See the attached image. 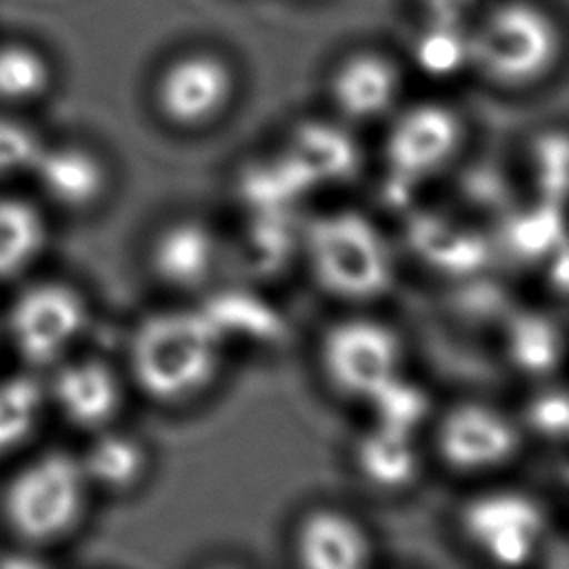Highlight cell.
<instances>
[{
	"label": "cell",
	"instance_id": "9c48e42d",
	"mask_svg": "<svg viewBox=\"0 0 569 569\" xmlns=\"http://www.w3.org/2000/svg\"><path fill=\"white\" fill-rule=\"evenodd\" d=\"M436 449L447 467L462 473L491 471L520 449L516 422L493 405L460 402L438 422Z\"/></svg>",
	"mask_w": 569,
	"mask_h": 569
},
{
	"label": "cell",
	"instance_id": "f1b7e54d",
	"mask_svg": "<svg viewBox=\"0 0 569 569\" xmlns=\"http://www.w3.org/2000/svg\"><path fill=\"white\" fill-rule=\"evenodd\" d=\"M527 427H531L538 436L556 440L567 431L569 413H567V396L562 389H547L533 396L525 409Z\"/></svg>",
	"mask_w": 569,
	"mask_h": 569
},
{
	"label": "cell",
	"instance_id": "7402d4cb",
	"mask_svg": "<svg viewBox=\"0 0 569 569\" xmlns=\"http://www.w3.org/2000/svg\"><path fill=\"white\" fill-rule=\"evenodd\" d=\"M51 82L53 67L42 49L27 40L0 42V104H31L51 89Z\"/></svg>",
	"mask_w": 569,
	"mask_h": 569
},
{
	"label": "cell",
	"instance_id": "9a60e30c",
	"mask_svg": "<svg viewBox=\"0 0 569 569\" xmlns=\"http://www.w3.org/2000/svg\"><path fill=\"white\" fill-rule=\"evenodd\" d=\"M329 91L345 118L365 122L393 107L400 93V73L385 56L356 53L333 71Z\"/></svg>",
	"mask_w": 569,
	"mask_h": 569
},
{
	"label": "cell",
	"instance_id": "ba28073f",
	"mask_svg": "<svg viewBox=\"0 0 569 569\" xmlns=\"http://www.w3.org/2000/svg\"><path fill=\"white\" fill-rule=\"evenodd\" d=\"M460 144V116L440 102H418L389 127L385 156L391 173L411 184L442 171L456 158Z\"/></svg>",
	"mask_w": 569,
	"mask_h": 569
},
{
	"label": "cell",
	"instance_id": "cb8c5ba5",
	"mask_svg": "<svg viewBox=\"0 0 569 569\" xmlns=\"http://www.w3.org/2000/svg\"><path fill=\"white\" fill-rule=\"evenodd\" d=\"M47 402L44 387L33 376L0 380V456L16 451L36 431Z\"/></svg>",
	"mask_w": 569,
	"mask_h": 569
},
{
	"label": "cell",
	"instance_id": "8992f818",
	"mask_svg": "<svg viewBox=\"0 0 569 569\" xmlns=\"http://www.w3.org/2000/svg\"><path fill=\"white\" fill-rule=\"evenodd\" d=\"M89 311L82 293L69 282L40 280L22 289L7 316L13 349L31 367L62 360L80 338Z\"/></svg>",
	"mask_w": 569,
	"mask_h": 569
},
{
	"label": "cell",
	"instance_id": "2e32d148",
	"mask_svg": "<svg viewBox=\"0 0 569 569\" xmlns=\"http://www.w3.org/2000/svg\"><path fill=\"white\" fill-rule=\"evenodd\" d=\"M356 471L380 491L407 489L420 473V451L413 433L373 422L353 449Z\"/></svg>",
	"mask_w": 569,
	"mask_h": 569
},
{
	"label": "cell",
	"instance_id": "5bb4252c",
	"mask_svg": "<svg viewBox=\"0 0 569 569\" xmlns=\"http://www.w3.org/2000/svg\"><path fill=\"white\" fill-rule=\"evenodd\" d=\"M293 553L307 569H358L371 560V540L347 511L318 507L300 518Z\"/></svg>",
	"mask_w": 569,
	"mask_h": 569
},
{
	"label": "cell",
	"instance_id": "ac0fdd59",
	"mask_svg": "<svg viewBox=\"0 0 569 569\" xmlns=\"http://www.w3.org/2000/svg\"><path fill=\"white\" fill-rule=\"evenodd\" d=\"M78 460L89 487L111 493L133 489L149 467L147 449L136 436L109 431L107 427L98 431Z\"/></svg>",
	"mask_w": 569,
	"mask_h": 569
},
{
	"label": "cell",
	"instance_id": "ffe728a7",
	"mask_svg": "<svg viewBox=\"0 0 569 569\" xmlns=\"http://www.w3.org/2000/svg\"><path fill=\"white\" fill-rule=\"evenodd\" d=\"M47 224L40 211L22 198L0 196V280L16 278L42 253Z\"/></svg>",
	"mask_w": 569,
	"mask_h": 569
},
{
	"label": "cell",
	"instance_id": "52a82bcc",
	"mask_svg": "<svg viewBox=\"0 0 569 569\" xmlns=\"http://www.w3.org/2000/svg\"><path fill=\"white\" fill-rule=\"evenodd\" d=\"M469 545L500 567L527 565L545 536L547 518L540 502L516 489H491L473 496L460 511Z\"/></svg>",
	"mask_w": 569,
	"mask_h": 569
},
{
	"label": "cell",
	"instance_id": "4316f807",
	"mask_svg": "<svg viewBox=\"0 0 569 569\" xmlns=\"http://www.w3.org/2000/svg\"><path fill=\"white\" fill-rule=\"evenodd\" d=\"M42 140L22 120L0 113V178L29 171Z\"/></svg>",
	"mask_w": 569,
	"mask_h": 569
},
{
	"label": "cell",
	"instance_id": "30bf717a",
	"mask_svg": "<svg viewBox=\"0 0 569 569\" xmlns=\"http://www.w3.org/2000/svg\"><path fill=\"white\" fill-rule=\"evenodd\" d=\"M233 89V71L220 56L193 51L164 67L156 84V104L171 124L193 129L218 118Z\"/></svg>",
	"mask_w": 569,
	"mask_h": 569
},
{
	"label": "cell",
	"instance_id": "7a4b0ae2",
	"mask_svg": "<svg viewBox=\"0 0 569 569\" xmlns=\"http://www.w3.org/2000/svg\"><path fill=\"white\" fill-rule=\"evenodd\" d=\"M305 253L316 282L336 298L367 302L393 282V256L378 224L356 209L318 216L305 229Z\"/></svg>",
	"mask_w": 569,
	"mask_h": 569
},
{
	"label": "cell",
	"instance_id": "6da1fadb",
	"mask_svg": "<svg viewBox=\"0 0 569 569\" xmlns=\"http://www.w3.org/2000/svg\"><path fill=\"white\" fill-rule=\"evenodd\" d=\"M224 338L204 307L162 309L138 322L129 340V371L156 402L178 405L202 393L222 365Z\"/></svg>",
	"mask_w": 569,
	"mask_h": 569
},
{
	"label": "cell",
	"instance_id": "44dd1931",
	"mask_svg": "<svg viewBox=\"0 0 569 569\" xmlns=\"http://www.w3.org/2000/svg\"><path fill=\"white\" fill-rule=\"evenodd\" d=\"M505 347L520 373L547 376L560 365L562 333L549 316L540 311H522L507 322Z\"/></svg>",
	"mask_w": 569,
	"mask_h": 569
},
{
	"label": "cell",
	"instance_id": "484cf974",
	"mask_svg": "<svg viewBox=\"0 0 569 569\" xmlns=\"http://www.w3.org/2000/svg\"><path fill=\"white\" fill-rule=\"evenodd\" d=\"M562 222L556 202L545 200L540 207L520 211L507 227V240L513 251L527 258L545 256L562 247Z\"/></svg>",
	"mask_w": 569,
	"mask_h": 569
},
{
	"label": "cell",
	"instance_id": "3957f363",
	"mask_svg": "<svg viewBox=\"0 0 569 569\" xmlns=\"http://www.w3.org/2000/svg\"><path fill=\"white\" fill-rule=\"evenodd\" d=\"M89 482L80 460L47 451L22 465L2 491V518L27 545H49L67 536L82 518Z\"/></svg>",
	"mask_w": 569,
	"mask_h": 569
},
{
	"label": "cell",
	"instance_id": "f546056e",
	"mask_svg": "<svg viewBox=\"0 0 569 569\" xmlns=\"http://www.w3.org/2000/svg\"><path fill=\"white\" fill-rule=\"evenodd\" d=\"M476 0H420L427 11V18H451L465 20L467 11Z\"/></svg>",
	"mask_w": 569,
	"mask_h": 569
},
{
	"label": "cell",
	"instance_id": "d6986e66",
	"mask_svg": "<svg viewBox=\"0 0 569 569\" xmlns=\"http://www.w3.org/2000/svg\"><path fill=\"white\" fill-rule=\"evenodd\" d=\"M411 242L422 260L436 269L465 273L482 264L487 247L476 229L447 216L427 213L411 224Z\"/></svg>",
	"mask_w": 569,
	"mask_h": 569
},
{
	"label": "cell",
	"instance_id": "603a6c76",
	"mask_svg": "<svg viewBox=\"0 0 569 569\" xmlns=\"http://www.w3.org/2000/svg\"><path fill=\"white\" fill-rule=\"evenodd\" d=\"M413 58L429 76H453L473 62V29L465 20L427 18L413 40Z\"/></svg>",
	"mask_w": 569,
	"mask_h": 569
},
{
	"label": "cell",
	"instance_id": "5b68a950",
	"mask_svg": "<svg viewBox=\"0 0 569 569\" xmlns=\"http://www.w3.org/2000/svg\"><path fill=\"white\" fill-rule=\"evenodd\" d=\"M320 367L338 393L367 402L402 373V345L380 320L345 318L325 331Z\"/></svg>",
	"mask_w": 569,
	"mask_h": 569
},
{
	"label": "cell",
	"instance_id": "83f0119b",
	"mask_svg": "<svg viewBox=\"0 0 569 569\" xmlns=\"http://www.w3.org/2000/svg\"><path fill=\"white\" fill-rule=\"evenodd\" d=\"M567 147L562 133H547L536 142L533 160H536V178L542 189V198L556 202L565 193V176H567Z\"/></svg>",
	"mask_w": 569,
	"mask_h": 569
},
{
	"label": "cell",
	"instance_id": "277c9868",
	"mask_svg": "<svg viewBox=\"0 0 569 569\" xmlns=\"http://www.w3.org/2000/svg\"><path fill=\"white\" fill-rule=\"evenodd\" d=\"M560 53L553 20L533 4L507 2L473 31V62L502 87H527L540 80Z\"/></svg>",
	"mask_w": 569,
	"mask_h": 569
},
{
	"label": "cell",
	"instance_id": "7c38bea8",
	"mask_svg": "<svg viewBox=\"0 0 569 569\" xmlns=\"http://www.w3.org/2000/svg\"><path fill=\"white\" fill-rule=\"evenodd\" d=\"M222 242L202 220L180 218L158 231L149 247L156 278L178 291L204 287L222 262Z\"/></svg>",
	"mask_w": 569,
	"mask_h": 569
},
{
	"label": "cell",
	"instance_id": "d4e9b609",
	"mask_svg": "<svg viewBox=\"0 0 569 569\" xmlns=\"http://www.w3.org/2000/svg\"><path fill=\"white\" fill-rule=\"evenodd\" d=\"M367 402L373 407V422L396 427L409 433H416V429L422 425L429 411L427 391L405 380L402 373H398L385 387H380Z\"/></svg>",
	"mask_w": 569,
	"mask_h": 569
},
{
	"label": "cell",
	"instance_id": "e0dca14e",
	"mask_svg": "<svg viewBox=\"0 0 569 569\" xmlns=\"http://www.w3.org/2000/svg\"><path fill=\"white\" fill-rule=\"evenodd\" d=\"M284 156L300 171L305 182H336L356 169V144L351 138L331 122H305L300 124Z\"/></svg>",
	"mask_w": 569,
	"mask_h": 569
},
{
	"label": "cell",
	"instance_id": "8fae6325",
	"mask_svg": "<svg viewBox=\"0 0 569 569\" xmlns=\"http://www.w3.org/2000/svg\"><path fill=\"white\" fill-rule=\"evenodd\" d=\"M47 398L67 422L100 431L122 405V380L111 365L98 358H80L58 365Z\"/></svg>",
	"mask_w": 569,
	"mask_h": 569
},
{
	"label": "cell",
	"instance_id": "4fadbf2b",
	"mask_svg": "<svg viewBox=\"0 0 569 569\" xmlns=\"http://www.w3.org/2000/svg\"><path fill=\"white\" fill-rule=\"evenodd\" d=\"M40 191L60 209L87 211L96 207L109 184L104 160L78 142L44 144L29 169Z\"/></svg>",
	"mask_w": 569,
	"mask_h": 569
}]
</instances>
